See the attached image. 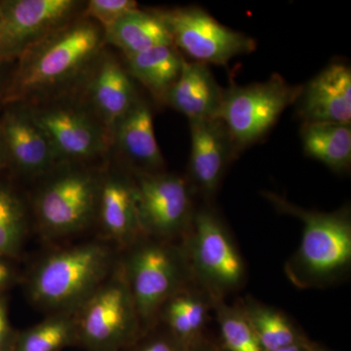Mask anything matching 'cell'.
<instances>
[{
    "label": "cell",
    "mask_w": 351,
    "mask_h": 351,
    "mask_svg": "<svg viewBox=\"0 0 351 351\" xmlns=\"http://www.w3.org/2000/svg\"><path fill=\"white\" fill-rule=\"evenodd\" d=\"M105 32L93 21L68 24L19 59L2 106L22 104L36 94L73 82L98 56Z\"/></svg>",
    "instance_id": "cell-1"
},
{
    "label": "cell",
    "mask_w": 351,
    "mask_h": 351,
    "mask_svg": "<svg viewBox=\"0 0 351 351\" xmlns=\"http://www.w3.org/2000/svg\"><path fill=\"white\" fill-rule=\"evenodd\" d=\"M112 249L88 242L55 252L39 263L29 282L32 302L53 313H75L114 267Z\"/></svg>",
    "instance_id": "cell-2"
},
{
    "label": "cell",
    "mask_w": 351,
    "mask_h": 351,
    "mask_svg": "<svg viewBox=\"0 0 351 351\" xmlns=\"http://www.w3.org/2000/svg\"><path fill=\"white\" fill-rule=\"evenodd\" d=\"M279 210L304 223L299 250L287 267L288 276L299 286L316 285L339 276L351 260V221L346 211H307L284 198L267 193Z\"/></svg>",
    "instance_id": "cell-3"
},
{
    "label": "cell",
    "mask_w": 351,
    "mask_h": 351,
    "mask_svg": "<svg viewBox=\"0 0 351 351\" xmlns=\"http://www.w3.org/2000/svg\"><path fill=\"white\" fill-rule=\"evenodd\" d=\"M127 250L120 263L141 325L149 326L164 304L195 280L186 252L172 241L144 237Z\"/></svg>",
    "instance_id": "cell-4"
},
{
    "label": "cell",
    "mask_w": 351,
    "mask_h": 351,
    "mask_svg": "<svg viewBox=\"0 0 351 351\" xmlns=\"http://www.w3.org/2000/svg\"><path fill=\"white\" fill-rule=\"evenodd\" d=\"M77 345L87 351H123L143 328L121 263L75 313Z\"/></svg>",
    "instance_id": "cell-5"
},
{
    "label": "cell",
    "mask_w": 351,
    "mask_h": 351,
    "mask_svg": "<svg viewBox=\"0 0 351 351\" xmlns=\"http://www.w3.org/2000/svg\"><path fill=\"white\" fill-rule=\"evenodd\" d=\"M182 245L193 280L213 298L237 290L245 279L239 249L221 219L208 209L193 213Z\"/></svg>",
    "instance_id": "cell-6"
},
{
    "label": "cell",
    "mask_w": 351,
    "mask_h": 351,
    "mask_svg": "<svg viewBox=\"0 0 351 351\" xmlns=\"http://www.w3.org/2000/svg\"><path fill=\"white\" fill-rule=\"evenodd\" d=\"M301 91L302 86L288 84L279 75L223 91L219 119L225 124L235 152L267 134L284 110L295 104Z\"/></svg>",
    "instance_id": "cell-7"
},
{
    "label": "cell",
    "mask_w": 351,
    "mask_h": 351,
    "mask_svg": "<svg viewBox=\"0 0 351 351\" xmlns=\"http://www.w3.org/2000/svg\"><path fill=\"white\" fill-rule=\"evenodd\" d=\"M101 179L86 170H68L44 184L36 199L41 230L66 237L84 230L97 214Z\"/></svg>",
    "instance_id": "cell-8"
},
{
    "label": "cell",
    "mask_w": 351,
    "mask_h": 351,
    "mask_svg": "<svg viewBox=\"0 0 351 351\" xmlns=\"http://www.w3.org/2000/svg\"><path fill=\"white\" fill-rule=\"evenodd\" d=\"M177 45L196 63L226 66L233 58L255 51V39L219 24L198 7L156 12Z\"/></svg>",
    "instance_id": "cell-9"
},
{
    "label": "cell",
    "mask_w": 351,
    "mask_h": 351,
    "mask_svg": "<svg viewBox=\"0 0 351 351\" xmlns=\"http://www.w3.org/2000/svg\"><path fill=\"white\" fill-rule=\"evenodd\" d=\"M75 0H0V62L12 63L68 25Z\"/></svg>",
    "instance_id": "cell-10"
},
{
    "label": "cell",
    "mask_w": 351,
    "mask_h": 351,
    "mask_svg": "<svg viewBox=\"0 0 351 351\" xmlns=\"http://www.w3.org/2000/svg\"><path fill=\"white\" fill-rule=\"evenodd\" d=\"M133 186L145 237L172 241L186 233L193 216L188 182L175 175L147 173Z\"/></svg>",
    "instance_id": "cell-11"
},
{
    "label": "cell",
    "mask_w": 351,
    "mask_h": 351,
    "mask_svg": "<svg viewBox=\"0 0 351 351\" xmlns=\"http://www.w3.org/2000/svg\"><path fill=\"white\" fill-rule=\"evenodd\" d=\"M29 110L49 140L58 160L89 159L107 149L105 131L80 108L53 106Z\"/></svg>",
    "instance_id": "cell-12"
},
{
    "label": "cell",
    "mask_w": 351,
    "mask_h": 351,
    "mask_svg": "<svg viewBox=\"0 0 351 351\" xmlns=\"http://www.w3.org/2000/svg\"><path fill=\"white\" fill-rule=\"evenodd\" d=\"M0 117V135L8 166L27 176L43 174L58 160L56 154L27 108L11 104Z\"/></svg>",
    "instance_id": "cell-13"
},
{
    "label": "cell",
    "mask_w": 351,
    "mask_h": 351,
    "mask_svg": "<svg viewBox=\"0 0 351 351\" xmlns=\"http://www.w3.org/2000/svg\"><path fill=\"white\" fill-rule=\"evenodd\" d=\"M298 112L304 123L350 124L351 71L341 63L329 64L302 86Z\"/></svg>",
    "instance_id": "cell-14"
},
{
    "label": "cell",
    "mask_w": 351,
    "mask_h": 351,
    "mask_svg": "<svg viewBox=\"0 0 351 351\" xmlns=\"http://www.w3.org/2000/svg\"><path fill=\"white\" fill-rule=\"evenodd\" d=\"M191 180L202 195H213L235 152L232 138L219 119L191 121Z\"/></svg>",
    "instance_id": "cell-15"
},
{
    "label": "cell",
    "mask_w": 351,
    "mask_h": 351,
    "mask_svg": "<svg viewBox=\"0 0 351 351\" xmlns=\"http://www.w3.org/2000/svg\"><path fill=\"white\" fill-rule=\"evenodd\" d=\"M96 215L105 234L122 248H129L145 237L133 182L114 176L101 179Z\"/></svg>",
    "instance_id": "cell-16"
},
{
    "label": "cell",
    "mask_w": 351,
    "mask_h": 351,
    "mask_svg": "<svg viewBox=\"0 0 351 351\" xmlns=\"http://www.w3.org/2000/svg\"><path fill=\"white\" fill-rule=\"evenodd\" d=\"M165 98L189 121H202L219 119L223 91L206 64L184 60L181 73Z\"/></svg>",
    "instance_id": "cell-17"
},
{
    "label": "cell",
    "mask_w": 351,
    "mask_h": 351,
    "mask_svg": "<svg viewBox=\"0 0 351 351\" xmlns=\"http://www.w3.org/2000/svg\"><path fill=\"white\" fill-rule=\"evenodd\" d=\"M214 300L195 281L178 291L164 304L158 317L167 332L188 351L199 339L206 325Z\"/></svg>",
    "instance_id": "cell-18"
},
{
    "label": "cell",
    "mask_w": 351,
    "mask_h": 351,
    "mask_svg": "<svg viewBox=\"0 0 351 351\" xmlns=\"http://www.w3.org/2000/svg\"><path fill=\"white\" fill-rule=\"evenodd\" d=\"M120 149L132 162L149 171L163 165V157L154 134L151 108L136 100L113 128Z\"/></svg>",
    "instance_id": "cell-19"
},
{
    "label": "cell",
    "mask_w": 351,
    "mask_h": 351,
    "mask_svg": "<svg viewBox=\"0 0 351 351\" xmlns=\"http://www.w3.org/2000/svg\"><path fill=\"white\" fill-rule=\"evenodd\" d=\"M90 96L97 112L112 129L137 100L130 77L112 57L105 58L98 64Z\"/></svg>",
    "instance_id": "cell-20"
},
{
    "label": "cell",
    "mask_w": 351,
    "mask_h": 351,
    "mask_svg": "<svg viewBox=\"0 0 351 351\" xmlns=\"http://www.w3.org/2000/svg\"><path fill=\"white\" fill-rule=\"evenodd\" d=\"M104 32L105 40L123 51L126 56L174 45L169 29L158 14L138 9L126 14Z\"/></svg>",
    "instance_id": "cell-21"
},
{
    "label": "cell",
    "mask_w": 351,
    "mask_h": 351,
    "mask_svg": "<svg viewBox=\"0 0 351 351\" xmlns=\"http://www.w3.org/2000/svg\"><path fill=\"white\" fill-rule=\"evenodd\" d=\"M302 142L306 156L330 169L346 170L351 163L350 124L311 122L302 127Z\"/></svg>",
    "instance_id": "cell-22"
},
{
    "label": "cell",
    "mask_w": 351,
    "mask_h": 351,
    "mask_svg": "<svg viewBox=\"0 0 351 351\" xmlns=\"http://www.w3.org/2000/svg\"><path fill=\"white\" fill-rule=\"evenodd\" d=\"M126 58L132 75L162 97L177 82L184 61L174 45L159 46Z\"/></svg>",
    "instance_id": "cell-23"
},
{
    "label": "cell",
    "mask_w": 351,
    "mask_h": 351,
    "mask_svg": "<svg viewBox=\"0 0 351 351\" xmlns=\"http://www.w3.org/2000/svg\"><path fill=\"white\" fill-rule=\"evenodd\" d=\"M77 345L75 313H53L36 326L16 335L13 351H61Z\"/></svg>",
    "instance_id": "cell-24"
},
{
    "label": "cell",
    "mask_w": 351,
    "mask_h": 351,
    "mask_svg": "<svg viewBox=\"0 0 351 351\" xmlns=\"http://www.w3.org/2000/svg\"><path fill=\"white\" fill-rule=\"evenodd\" d=\"M265 351H274L301 341L292 321L277 309L254 301L241 306Z\"/></svg>",
    "instance_id": "cell-25"
},
{
    "label": "cell",
    "mask_w": 351,
    "mask_h": 351,
    "mask_svg": "<svg viewBox=\"0 0 351 351\" xmlns=\"http://www.w3.org/2000/svg\"><path fill=\"white\" fill-rule=\"evenodd\" d=\"M27 216L22 198L0 180V258L15 256L25 239Z\"/></svg>",
    "instance_id": "cell-26"
},
{
    "label": "cell",
    "mask_w": 351,
    "mask_h": 351,
    "mask_svg": "<svg viewBox=\"0 0 351 351\" xmlns=\"http://www.w3.org/2000/svg\"><path fill=\"white\" fill-rule=\"evenodd\" d=\"M213 308L226 351H265L241 306H230L223 300H214Z\"/></svg>",
    "instance_id": "cell-27"
},
{
    "label": "cell",
    "mask_w": 351,
    "mask_h": 351,
    "mask_svg": "<svg viewBox=\"0 0 351 351\" xmlns=\"http://www.w3.org/2000/svg\"><path fill=\"white\" fill-rule=\"evenodd\" d=\"M136 9L138 4L133 0H91L87 4L86 15L105 32L120 18Z\"/></svg>",
    "instance_id": "cell-28"
},
{
    "label": "cell",
    "mask_w": 351,
    "mask_h": 351,
    "mask_svg": "<svg viewBox=\"0 0 351 351\" xmlns=\"http://www.w3.org/2000/svg\"><path fill=\"white\" fill-rule=\"evenodd\" d=\"M126 351H188L166 332L145 339H138Z\"/></svg>",
    "instance_id": "cell-29"
},
{
    "label": "cell",
    "mask_w": 351,
    "mask_h": 351,
    "mask_svg": "<svg viewBox=\"0 0 351 351\" xmlns=\"http://www.w3.org/2000/svg\"><path fill=\"white\" fill-rule=\"evenodd\" d=\"M16 335L11 330L5 298L0 295V351H13Z\"/></svg>",
    "instance_id": "cell-30"
},
{
    "label": "cell",
    "mask_w": 351,
    "mask_h": 351,
    "mask_svg": "<svg viewBox=\"0 0 351 351\" xmlns=\"http://www.w3.org/2000/svg\"><path fill=\"white\" fill-rule=\"evenodd\" d=\"M15 279V270L10 263L6 262L3 258H0V292L8 287Z\"/></svg>",
    "instance_id": "cell-31"
},
{
    "label": "cell",
    "mask_w": 351,
    "mask_h": 351,
    "mask_svg": "<svg viewBox=\"0 0 351 351\" xmlns=\"http://www.w3.org/2000/svg\"><path fill=\"white\" fill-rule=\"evenodd\" d=\"M11 63L0 62V106L3 103L4 95H5L7 85L10 78L12 69H10Z\"/></svg>",
    "instance_id": "cell-32"
},
{
    "label": "cell",
    "mask_w": 351,
    "mask_h": 351,
    "mask_svg": "<svg viewBox=\"0 0 351 351\" xmlns=\"http://www.w3.org/2000/svg\"><path fill=\"white\" fill-rule=\"evenodd\" d=\"M7 166H8V160H7L5 147H4L3 141L0 135V172Z\"/></svg>",
    "instance_id": "cell-33"
},
{
    "label": "cell",
    "mask_w": 351,
    "mask_h": 351,
    "mask_svg": "<svg viewBox=\"0 0 351 351\" xmlns=\"http://www.w3.org/2000/svg\"><path fill=\"white\" fill-rule=\"evenodd\" d=\"M274 351H308L306 346L304 345L302 341H298L294 345L285 346V348H279V350Z\"/></svg>",
    "instance_id": "cell-34"
}]
</instances>
